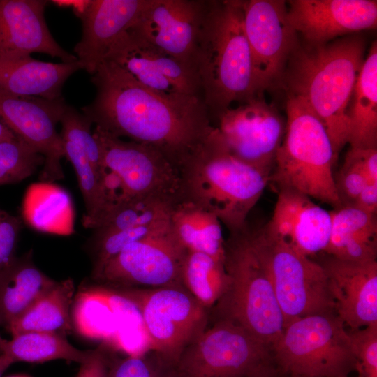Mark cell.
Returning <instances> with one entry per match:
<instances>
[{"instance_id":"17","label":"cell","mask_w":377,"mask_h":377,"mask_svg":"<svg viewBox=\"0 0 377 377\" xmlns=\"http://www.w3.org/2000/svg\"><path fill=\"white\" fill-rule=\"evenodd\" d=\"M82 286L73 302L72 323L81 336L137 355L133 346L137 323H142L134 306L113 288Z\"/></svg>"},{"instance_id":"7","label":"cell","mask_w":377,"mask_h":377,"mask_svg":"<svg viewBox=\"0 0 377 377\" xmlns=\"http://www.w3.org/2000/svg\"><path fill=\"white\" fill-rule=\"evenodd\" d=\"M272 353L279 371L290 376L348 377L357 363L348 331L335 313L290 320Z\"/></svg>"},{"instance_id":"43","label":"cell","mask_w":377,"mask_h":377,"mask_svg":"<svg viewBox=\"0 0 377 377\" xmlns=\"http://www.w3.org/2000/svg\"><path fill=\"white\" fill-rule=\"evenodd\" d=\"M279 371L275 364L263 367L246 377H279Z\"/></svg>"},{"instance_id":"31","label":"cell","mask_w":377,"mask_h":377,"mask_svg":"<svg viewBox=\"0 0 377 377\" xmlns=\"http://www.w3.org/2000/svg\"><path fill=\"white\" fill-rule=\"evenodd\" d=\"M181 281L185 289L210 311L226 287L224 262L203 253L186 251Z\"/></svg>"},{"instance_id":"40","label":"cell","mask_w":377,"mask_h":377,"mask_svg":"<svg viewBox=\"0 0 377 377\" xmlns=\"http://www.w3.org/2000/svg\"><path fill=\"white\" fill-rule=\"evenodd\" d=\"M22 221L0 207V269L16 257V247Z\"/></svg>"},{"instance_id":"15","label":"cell","mask_w":377,"mask_h":377,"mask_svg":"<svg viewBox=\"0 0 377 377\" xmlns=\"http://www.w3.org/2000/svg\"><path fill=\"white\" fill-rule=\"evenodd\" d=\"M67 103L61 97L48 100L18 96L0 89V119L18 138L44 157L40 179L52 182L64 177L61 160L64 141L57 131Z\"/></svg>"},{"instance_id":"5","label":"cell","mask_w":377,"mask_h":377,"mask_svg":"<svg viewBox=\"0 0 377 377\" xmlns=\"http://www.w3.org/2000/svg\"><path fill=\"white\" fill-rule=\"evenodd\" d=\"M227 284L213 309L214 320L240 326L272 350L285 326L266 263L250 226L225 240Z\"/></svg>"},{"instance_id":"27","label":"cell","mask_w":377,"mask_h":377,"mask_svg":"<svg viewBox=\"0 0 377 377\" xmlns=\"http://www.w3.org/2000/svg\"><path fill=\"white\" fill-rule=\"evenodd\" d=\"M169 222L173 235L186 250L224 262L221 223L214 214L193 202L179 200L171 207Z\"/></svg>"},{"instance_id":"45","label":"cell","mask_w":377,"mask_h":377,"mask_svg":"<svg viewBox=\"0 0 377 377\" xmlns=\"http://www.w3.org/2000/svg\"><path fill=\"white\" fill-rule=\"evenodd\" d=\"M14 362L6 355L2 353L0 354V377L4 371L12 364Z\"/></svg>"},{"instance_id":"46","label":"cell","mask_w":377,"mask_h":377,"mask_svg":"<svg viewBox=\"0 0 377 377\" xmlns=\"http://www.w3.org/2000/svg\"><path fill=\"white\" fill-rule=\"evenodd\" d=\"M8 340L3 339L0 334V354L3 353V349L7 343Z\"/></svg>"},{"instance_id":"11","label":"cell","mask_w":377,"mask_h":377,"mask_svg":"<svg viewBox=\"0 0 377 377\" xmlns=\"http://www.w3.org/2000/svg\"><path fill=\"white\" fill-rule=\"evenodd\" d=\"M96 140L105 168L119 180L120 201L156 196L179 200V168L154 147L125 141L96 126Z\"/></svg>"},{"instance_id":"9","label":"cell","mask_w":377,"mask_h":377,"mask_svg":"<svg viewBox=\"0 0 377 377\" xmlns=\"http://www.w3.org/2000/svg\"><path fill=\"white\" fill-rule=\"evenodd\" d=\"M250 228L269 269L285 325L309 315L335 313L327 277L319 262L272 235L265 226Z\"/></svg>"},{"instance_id":"16","label":"cell","mask_w":377,"mask_h":377,"mask_svg":"<svg viewBox=\"0 0 377 377\" xmlns=\"http://www.w3.org/2000/svg\"><path fill=\"white\" fill-rule=\"evenodd\" d=\"M105 59L115 63L139 83L153 90L202 98L195 67L165 53L128 30L110 47Z\"/></svg>"},{"instance_id":"2","label":"cell","mask_w":377,"mask_h":377,"mask_svg":"<svg viewBox=\"0 0 377 377\" xmlns=\"http://www.w3.org/2000/svg\"><path fill=\"white\" fill-rule=\"evenodd\" d=\"M362 38L346 36L324 45L298 43L280 84L287 96L302 101L319 119L339 154L350 133L348 108L364 58Z\"/></svg>"},{"instance_id":"39","label":"cell","mask_w":377,"mask_h":377,"mask_svg":"<svg viewBox=\"0 0 377 377\" xmlns=\"http://www.w3.org/2000/svg\"><path fill=\"white\" fill-rule=\"evenodd\" d=\"M348 331L357 360L358 377H377V323Z\"/></svg>"},{"instance_id":"1","label":"cell","mask_w":377,"mask_h":377,"mask_svg":"<svg viewBox=\"0 0 377 377\" xmlns=\"http://www.w3.org/2000/svg\"><path fill=\"white\" fill-rule=\"evenodd\" d=\"M91 82L95 98L82 111L92 124L154 147L178 168L214 127L201 97L153 90L110 60L101 63Z\"/></svg>"},{"instance_id":"36","label":"cell","mask_w":377,"mask_h":377,"mask_svg":"<svg viewBox=\"0 0 377 377\" xmlns=\"http://www.w3.org/2000/svg\"><path fill=\"white\" fill-rule=\"evenodd\" d=\"M60 133L63 140L78 146L105 184L108 171L105 168L98 145L91 130L92 122L74 107L67 104L61 117Z\"/></svg>"},{"instance_id":"22","label":"cell","mask_w":377,"mask_h":377,"mask_svg":"<svg viewBox=\"0 0 377 377\" xmlns=\"http://www.w3.org/2000/svg\"><path fill=\"white\" fill-rule=\"evenodd\" d=\"M151 0H89L79 17L82 34L74 52L82 70L95 73L108 51Z\"/></svg>"},{"instance_id":"48","label":"cell","mask_w":377,"mask_h":377,"mask_svg":"<svg viewBox=\"0 0 377 377\" xmlns=\"http://www.w3.org/2000/svg\"><path fill=\"white\" fill-rule=\"evenodd\" d=\"M292 377H314V376H291Z\"/></svg>"},{"instance_id":"29","label":"cell","mask_w":377,"mask_h":377,"mask_svg":"<svg viewBox=\"0 0 377 377\" xmlns=\"http://www.w3.org/2000/svg\"><path fill=\"white\" fill-rule=\"evenodd\" d=\"M74 283L68 279L57 283L6 328L12 337L26 332H49L66 337L72 329L71 308Z\"/></svg>"},{"instance_id":"44","label":"cell","mask_w":377,"mask_h":377,"mask_svg":"<svg viewBox=\"0 0 377 377\" xmlns=\"http://www.w3.org/2000/svg\"><path fill=\"white\" fill-rule=\"evenodd\" d=\"M15 136L0 119V142L13 138Z\"/></svg>"},{"instance_id":"47","label":"cell","mask_w":377,"mask_h":377,"mask_svg":"<svg viewBox=\"0 0 377 377\" xmlns=\"http://www.w3.org/2000/svg\"><path fill=\"white\" fill-rule=\"evenodd\" d=\"M8 377H31L26 374H16V375H12Z\"/></svg>"},{"instance_id":"12","label":"cell","mask_w":377,"mask_h":377,"mask_svg":"<svg viewBox=\"0 0 377 377\" xmlns=\"http://www.w3.org/2000/svg\"><path fill=\"white\" fill-rule=\"evenodd\" d=\"M186 251L175 239L169 221L146 237L126 246L93 279L114 288L182 286Z\"/></svg>"},{"instance_id":"32","label":"cell","mask_w":377,"mask_h":377,"mask_svg":"<svg viewBox=\"0 0 377 377\" xmlns=\"http://www.w3.org/2000/svg\"><path fill=\"white\" fill-rule=\"evenodd\" d=\"M64 157L72 164L75 172L86 213L83 225L94 228L100 219L113 205L104 182L81 150L72 142L63 140Z\"/></svg>"},{"instance_id":"10","label":"cell","mask_w":377,"mask_h":377,"mask_svg":"<svg viewBox=\"0 0 377 377\" xmlns=\"http://www.w3.org/2000/svg\"><path fill=\"white\" fill-rule=\"evenodd\" d=\"M272 364L269 346L231 321L215 319L182 352L175 370L177 377H246Z\"/></svg>"},{"instance_id":"38","label":"cell","mask_w":377,"mask_h":377,"mask_svg":"<svg viewBox=\"0 0 377 377\" xmlns=\"http://www.w3.org/2000/svg\"><path fill=\"white\" fill-rule=\"evenodd\" d=\"M365 149L350 147L334 182L341 206L353 207L368 180L364 168Z\"/></svg>"},{"instance_id":"19","label":"cell","mask_w":377,"mask_h":377,"mask_svg":"<svg viewBox=\"0 0 377 377\" xmlns=\"http://www.w3.org/2000/svg\"><path fill=\"white\" fill-rule=\"evenodd\" d=\"M286 4L289 22L308 45L376 28V0H290Z\"/></svg>"},{"instance_id":"24","label":"cell","mask_w":377,"mask_h":377,"mask_svg":"<svg viewBox=\"0 0 377 377\" xmlns=\"http://www.w3.org/2000/svg\"><path fill=\"white\" fill-rule=\"evenodd\" d=\"M80 69L78 61L52 63L31 55L0 56V89L18 96L57 99L66 80Z\"/></svg>"},{"instance_id":"18","label":"cell","mask_w":377,"mask_h":377,"mask_svg":"<svg viewBox=\"0 0 377 377\" xmlns=\"http://www.w3.org/2000/svg\"><path fill=\"white\" fill-rule=\"evenodd\" d=\"M206 1L151 0L127 30L165 53L195 67L198 37Z\"/></svg>"},{"instance_id":"37","label":"cell","mask_w":377,"mask_h":377,"mask_svg":"<svg viewBox=\"0 0 377 377\" xmlns=\"http://www.w3.org/2000/svg\"><path fill=\"white\" fill-rule=\"evenodd\" d=\"M108 377H177L175 364L156 351L110 358Z\"/></svg>"},{"instance_id":"8","label":"cell","mask_w":377,"mask_h":377,"mask_svg":"<svg viewBox=\"0 0 377 377\" xmlns=\"http://www.w3.org/2000/svg\"><path fill=\"white\" fill-rule=\"evenodd\" d=\"M112 288L137 310L149 350L174 364L209 325V311L183 286Z\"/></svg>"},{"instance_id":"34","label":"cell","mask_w":377,"mask_h":377,"mask_svg":"<svg viewBox=\"0 0 377 377\" xmlns=\"http://www.w3.org/2000/svg\"><path fill=\"white\" fill-rule=\"evenodd\" d=\"M44 157L20 138L0 142V186L20 182L44 164Z\"/></svg>"},{"instance_id":"28","label":"cell","mask_w":377,"mask_h":377,"mask_svg":"<svg viewBox=\"0 0 377 377\" xmlns=\"http://www.w3.org/2000/svg\"><path fill=\"white\" fill-rule=\"evenodd\" d=\"M350 147L377 149V43L373 42L348 108Z\"/></svg>"},{"instance_id":"25","label":"cell","mask_w":377,"mask_h":377,"mask_svg":"<svg viewBox=\"0 0 377 377\" xmlns=\"http://www.w3.org/2000/svg\"><path fill=\"white\" fill-rule=\"evenodd\" d=\"M330 214V234L324 253L352 262L376 260V214L352 206L333 209Z\"/></svg>"},{"instance_id":"41","label":"cell","mask_w":377,"mask_h":377,"mask_svg":"<svg viewBox=\"0 0 377 377\" xmlns=\"http://www.w3.org/2000/svg\"><path fill=\"white\" fill-rule=\"evenodd\" d=\"M110 357L107 347L101 343L90 350L87 357L80 363L75 377H108Z\"/></svg>"},{"instance_id":"23","label":"cell","mask_w":377,"mask_h":377,"mask_svg":"<svg viewBox=\"0 0 377 377\" xmlns=\"http://www.w3.org/2000/svg\"><path fill=\"white\" fill-rule=\"evenodd\" d=\"M45 0H0V56L43 53L61 62L77 61L60 46L46 24Z\"/></svg>"},{"instance_id":"35","label":"cell","mask_w":377,"mask_h":377,"mask_svg":"<svg viewBox=\"0 0 377 377\" xmlns=\"http://www.w3.org/2000/svg\"><path fill=\"white\" fill-rule=\"evenodd\" d=\"M169 217L155 222L105 232H95L92 278L96 277L104 265L126 246L140 240L163 226Z\"/></svg>"},{"instance_id":"4","label":"cell","mask_w":377,"mask_h":377,"mask_svg":"<svg viewBox=\"0 0 377 377\" xmlns=\"http://www.w3.org/2000/svg\"><path fill=\"white\" fill-rule=\"evenodd\" d=\"M179 200L212 212L230 233L242 230L270 177L229 150L214 126L179 167Z\"/></svg>"},{"instance_id":"13","label":"cell","mask_w":377,"mask_h":377,"mask_svg":"<svg viewBox=\"0 0 377 377\" xmlns=\"http://www.w3.org/2000/svg\"><path fill=\"white\" fill-rule=\"evenodd\" d=\"M244 27L256 94L280 87L289 57L300 43L287 17L286 1H244Z\"/></svg>"},{"instance_id":"14","label":"cell","mask_w":377,"mask_h":377,"mask_svg":"<svg viewBox=\"0 0 377 377\" xmlns=\"http://www.w3.org/2000/svg\"><path fill=\"white\" fill-rule=\"evenodd\" d=\"M216 120L231 153L270 177L286 130L278 109L258 95L229 108Z\"/></svg>"},{"instance_id":"42","label":"cell","mask_w":377,"mask_h":377,"mask_svg":"<svg viewBox=\"0 0 377 377\" xmlns=\"http://www.w3.org/2000/svg\"><path fill=\"white\" fill-rule=\"evenodd\" d=\"M353 207L367 213L376 214L377 183H367L358 195Z\"/></svg>"},{"instance_id":"20","label":"cell","mask_w":377,"mask_h":377,"mask_svg":"<svg viewBox=\"0 0 377 377\" xmlns=\"http://www.w3.org/2000/svg\"><path fill=\"white\" fill-rule=\"evenodd\" d=\"M324 268L334 312L350 331L377 323V261L352 262L326 254Z\"/></svg>"},{"instance_id":"21","label":"cell","mask_w":377,"mask_h":377,"mask_svg":"<svg viewBox=\"0 0 377 377\" xmlns=\"http://www.w3.org/2000/svg\"><path fill=\"white\" fill-rule=\"evenodd\" d=\"M264 226L269 234L311 258L324 253L328 244L331 214L309 196L281 188L272 219Z\"/></svg>"},{"instance_id":"26","label":"cell","mask_w":377,"mask_h":377,"mask_svg":"<svg viewBox=\"0 0 377 377\" xmlns=\"http://www.w3.org/2000/svg\"><path fill=\"white\" fill-rule=\"evenodd\" d=\"M56 283L34 264L31 250L16 256L0 269V326L6 327Z\"/></svg>"},{"instance_id":"3","label":"cell","mask_w":377,"mask_h":377,"mask_svg":"<svg viewBox=\"0 0 377 377\" xmlns=\"http://www.w3.org/2000/svg\"><path fill=\"white\" fill-rule=\"evenodd\" d=\"M244 0L206 1L195 55L203 101L211 120L256 94L244 27Z\"/></svg>"},{"instance_id":"33","label":"cell","mask_w":377,"mask_h":377,"mask_svg":"<svg viewBox=\"0 0 377 377\" xmlns=\"http://www.w3.org/2000/svg\"><path fill=\"white\" fill-rule=\"evenodd\" d=\"M175 200L156 196L129 198L112 205L96 225L95 232H105L147 225L170 216Z\"/></svg>"},{"instance_id":"6","label":"cell","mask_w":377,"mask_h":377,"mask_svg":"<svg viewBox=\"0 0 377 377\" xmlns=\"http://www.w3.org/2000/svg\"><path fill=\"white\" fill-rule=\"evenodd\" d=\"M287 98L286 130L270 182L338 208L332 170L337 158L327 131L304 101Z\"/></svg>"},{"instance_id":"30","label":"cell","mask_w":377,"mask_h":377,"mask_svg":"<svg viewBox=\"0 0 377 377\" xmlns=\"http://www.w3.org/2000/svg\"><path fill=\"white\" fill-rule=\"evenodd\" d=\"M90 350L74 347L65 336L49 332H26L8 340L3 353L15 362L43 363L54 360L82 363Z\"/></svg>"}]
</instances>
